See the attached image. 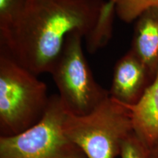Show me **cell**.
Segmentation results:
<instances>
[{
	"instance_id": "1",
	"label": "cell",
	"mask_w": 158,
	"mask_h": 158,
	"mask_svg": "<svg viewBox=\"0 0 158 158\" xmlns=\"http://www.w3.org/2000/svg\"><path fill=\"white\" fill-rule=\"evenodd\" d=\"M104 0H29L8 29L0 31L1 51L38 76L50 73L70 33L86 37Z\"/></svg>"
},
{
	"instance_id": "2",
	"label": "cell",
	"mask_w": 158,
	"mask_h": 158,
	"mask_svg": "<svg viewBox=\"0 0 158 158\" xmlns=\"http://www.w3.org/2000/svg\"><path fill=\"white\" fill-rule=\"evenodd\" d=\"M49 99L37 75L0 52V136L18 135L37 124Z\"/></svg>"
},
{
	"instance_id": "3",
	"label": "cell",
	"mask_w": 158,
	"mask_h": 158,
	"mask_svg": "<svg viewBox=\"0 0 158 158\" xmlns=\"http://www.w3.org/2000/svg\"><path fill=\"white\" fill-rule=\"evenodd\" d=\"M63 130L87 158L119 157L122 143L133 132L130 108L110 96L87 115L67 111Z\"/></svg>"
},
{
	"instance_id": "4",
	"label": "cell",
	"mask_w": 158,
	"mask_h": 158,
	"mask_svg": "<svg viewBox=\"0 0 158 158\" xmlns=\"http://www.w3.org/2000/svg\"><path fill=\"white\" fill-rule=\"evenodd\" d=\"M84 35L70 33L49 73L52 75L59 96L68 113L90 114L110 96L94 79L82 48Z\"/></svg>"
},
{
	"instance_id": "5",
	"label": "cell",
	"mask_w": 158,
	"mask_h": 158,
	"mask_svg": "<svg viewBox=\"0 0 158 158\" xmlns=\"http://www.w3.org/2000/svg\"><path fill=\"white\" fill-rule=\"evenodd\" d=\"M66 114L59 94L50 96L37 124L18 135L0 136V158H87L65 135Z\"/></svg>"
},
{
	"instance_id": "6",
	"label": "cell",
	"mask_w": 158,
	"mask_h": 158,
	"mask_svg": "<svg viewBox=\"0 0 158 158\" xmlns=\"http://www.w3.org/2000/svg\"><path fill=\"white\" fill-rule=\"evenodd\" d=\"M154 78L145 65L130 50L114 66L110 97L127 106H133Z\"/></svg>"
},
{
	"instance_id": "7",
	"label": "cell",
	"mask_w": 158,
	"mask_h": 158,
	"mask_svg": "<svg viewBox=\"0 0 158 158\" xmlns=\"http://www.w3.org/2000/svg\"><path fill=\"white\" fill-rule=\"evenodd\" d=\"M128 108L133 133L146 147L155 151L158 147V70L137 103Z\"/></svg>"
},
{
	"instance_id": "8",
	"label": "cell",
	"mask_w": 158,
	"mask_h": 158,
	"mask_svg": "<svg viewBox=\"0 0 158 158\" xmlns=\"http://www.w3.org/2000/svg\"><path fill=\"white\" fill-rule=\"evenodd\" d=\"M130 51L155 78L158 70V8L148 9L136 19Z\"/></svg>"
},
{
	"instance_id": "9",
	"label": "cell",
	"mask_w": 158,
	"mask_h": 158,
	"mask_svg": "<svg viewBox=\"0 0 158 158\" xmlns=\"http://www.w3.org/2000/svg\"><path fill=\"white\" fill-rule=\"evenodd\" d=\"M115 4L112 0L106 2L93 29L85 37L89 53L94 54L108 44L112 36Z\"/></svg>"
},
{
	"instance_id": "10",
	"label": "cell",
	"mask_w": 158,
	"mask_h": 158,
	"mask_svg": "<svg viewBox=\"0 0 158 158\" xmlns=\"http://www.w3.org/2000/svg\"><path fill=\"white\" fill-rule=\"evenodd\" d=\"M115 4L116 13L122 21L130 23L147 10L158 8V0H112Z\"/></svg>"
},
{
	"instance_id": "11",
	"label": "cell",
	"mask_w": 158,
	"mask_h": 158,
	"mask_svg": "<svg viewBox=\"0 0 158 158\" xmlns=\"http://www.w3.org/2000/svg\"><path fill=\"white\" fill-rule=\"evenodd\" d=\"M29 0H0V31L8 29L22 14Z\"/></svg>"
},
{
	"instance_id": "12",
	"label": "cell",
	"mask_w": 158,
	"mask_h": 158,
	"mask_svg": "<svg viewBox=\"0 0 158 158\" xmlns=\"http://www.w3.org/2000/svg\"><path fill=\"white\" fill-rule=\"evenodd\" d=\"M120 158H154L152 152L132 133L122 143Z\"/></svg>"
},
{
	"instance_id": "13",
	"label": "cell",
	"mask_w": 158,
	"mask_h": 158,
	"mask_svg": "<svg viewBox=\"0 0 158 158\" xmlns=\"http://www.w3.org/2000/svg\"><path fill=\"white\" fill-rule=\"evenodd\" d=\"M152 154L154 158H158V147L155 150V151L152 152Z\"/></svg>"
}]
</instances>
